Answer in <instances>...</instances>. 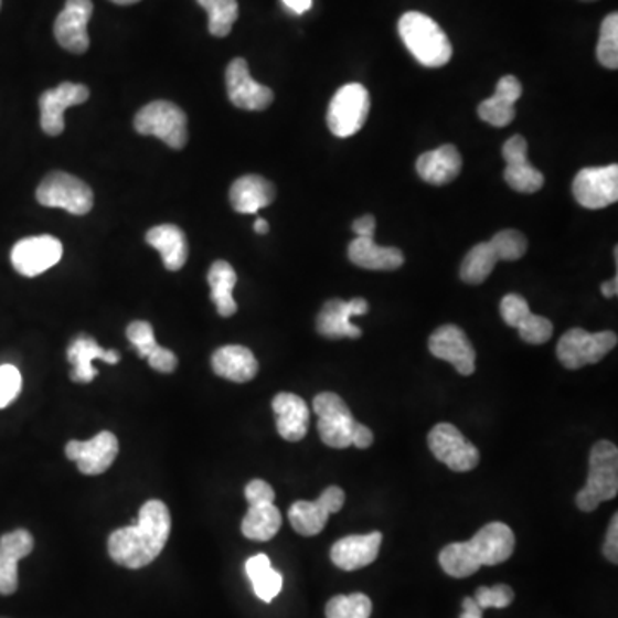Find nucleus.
Listing matches in <instances>:
<instances>
[{
	"label": "nucleus",
	"mask_w": 618,
	"mask_h": 618,
	"mask_svg": "<svg viewBox=\"0 0 618 618\" xmlns=\"http://www.w3.org/2000/svg\"><path fill=\"white\" fill-rule=\"evenodd\" d=\"M170 512L160 500H148L139 509L138 521L108 537V555L128 568L150 565L166 548L170 536Z\"/></svg>",
	"instance_id": "obj_1"
},
{
	"label": "nucleus",
	"mask_w": 618,
	"mask_h": 618,
	"mask_svg": "<svg viewBox=\"0 0 618 618\" xmlns=\"http://www.w3.org/2000/svg\"><path fill=\"white\" fill-rule=\"evenodd\" d=\"M515 550L514 531L503 522H490L472 540L445 546L438 556L445 574L464 579L483 565H499L509 561Z\"/></svg>",
	"instance_id": "obj_2"
},
{
	"label": "nucleus",
	"mask_w": 618,
	"mask_h": 618,
	"mask_svg": "<svg viewBox=\"0 0 618 618\" xmlns=\"http://www.w3.org/2000/svg\"><path fill=\"white\" fill-rule=\"evenodd\" d=\"M398 35L423 66L441 67L452 58V43L447 33L423 12L411 11L402 15Z\"/></svg>",
	"instance_id": "obj_3"
},
{
	"label": "nucleus",
	"mask_w": 618,
	"mask_h": 618,
	"mask_svg": "<svg viewBox=\"0 0 618 618\" xmlns=\"http://www.w3.org/2000/svg\"><path fill=\"white\" fill-rule=\"evenodd\" d=\"M618 493V448L608 440L593 445L589 454L587 483L577 493L576 503L583 512H593Z\"/></svg>",
	"instance_id": "obj_4"
},
{
	"label": "nucleus",
	"mask_w": 618,
	"mask_h": 618,
	"mask_svg": "<svg viewBox=\"0 0 618 618\" xmlns=\"http://www.w3.org/2000/svg\"><path fill=\"white\" fill-rule=\"evenodd\" d=\"M244 494L249 503L241 524L244 536L253 541H270L277 536L283 528V515L274 503V488L263 479H253L247 483Z\"/></svg>",
	"instance_id": "obj_5"
},
{
	"label": "nucleus",
	"mask_w": 618,
	"mask_h": 618,
	"mask_svg": "<svg viewBox=\"0 0 618 618\" xmlns=\"http://www.w3.org/2000/svg\"><path fill=\"white\" fill-rule=\"evenodd\" d=\"M135 129L139 135L162 139L174 150L188 143V117L172 102L157 100L145 105L135 117Z\"/></svg>",
	"instance_id": "obj_6"
},
{
	"label": "nucleus",
	"mask_w": 618,
	"mask_h": 618,
	"mask_svg": "<svg viewBox=\"0 0 618 618\" xmlns=\"http://www.w3.org/2000/svg\"><path fill=\"white\" fill-rule=\"evenodd\" d=\"M617 333H589L583 329H571L556 344V358L567 370H579L587 364H596L617 348Z\"/></svg>",
	"instance_id": "obj_7"
},
{
	"label": "nucleus",
	"mask_w": 618,
	"mask_h": 618,
	"mask_svg": "<svg viewBox=\"0 0 618 618\" xmlns=\"http://www.w3.org/2000/svg\"><path fill=\"white\" fill-rule=\"evenodd\" d=\"M36 201L49 209H64L73 215H86L93 209V191L86 182L66 172H51L40 182Z\"/></svg>",
	"instance_id": "obj_8"
},
{
	"label": "nucleus",
	"mask_w": 618,
	"mask_h": 618,
	"mask_svg": "<svg viewBox=\"0 0 618 618\" xmlns=\"http://www.w3.org/2000/svg\"><path fill=\"white\" fill-rule=\"evenodd\" d=\"M370 114V93L360 83L342 86L330 102L327 124L337 138H349L363 129Z\"/></svg>",
	"instance_id": "obj_9"
},
{
	"label": "nucleus",
	"mask_w": 618,
	"mask_h": 618,
	"mask_svg": "<svg viewBox=\"0 0 618 618\" xmlns=\"http://www.w3.org/2000/svg\"><path fill=\"white\" fill-rule=\"evenodd\" d=\"M313 411L318 414V433L324 445L332 448L351 447L360 423L355 422L344 398L333 392H323L315 397Z\"/></svg>",
	"instance_id": "obj_10"
},
{
	"label": "nucleus",
	"mask_w": 618,
	"mask_h": 618,
	"mask_svg": "<svg viewBox=\"0 0 618 618\" xmlns=\"http://www.w3.org/2000/svg\"><path fill=\"white\" fill-rule=\"evenodd\" d=\"M428 447L435 459L456 472L472 471L479 464L478 448L450 423L433 426Z\"/></svg>",
	"instance_id": "obj_11"
},
{
	"label": "nucleus",
	"mask_w": 618,
	"mask_h": 618,
	"mask_svg": "<svg viewBox=\"0 0 618 618\" xmlns=\"http://www.w3.org/2000/svg\"><path fill=\"white\" fill-rule=\"evenodd\" d=\"M572 193L583 209H607L618 200V167H587L572 182Z\"/></svg>",
	"instance_id": "obj_12"
},
{
	"label": "nucleus",
	"mask_w": 618,
	"mask_h": 618,
	"mask_svg": "<svg viewBox=\"0 0 618 618\" xmlns=\"http://www.w3.org/2000/svg\"><path fill=\"white\" fill-rule=\"evenodd\" d=\"M344 503V490L339 487H329L315 502L299 500V502L292 503L289 509L290 525L301 536H317L324 530L330 515L340 512Z\"/></svg>",
	"instance_id": "obj_13"
},
{
	"label": "nucleus",
	"mask_w": 618,
	"mask_h": 618,
	"mask_svg": "<svg viewBox=\"0 0 618 618\" xmlns=\"http://www.w3.org/2000/svg\"><path fill=\"white\" fill-rule=\"evenodd\" d=\"M62 258V243L54 236H35L15 243L11 252L14 270L23 277H39Z\"/></svg>",
	"instance_id": "obj_14"
},
{
	"label": "nucleus",
	"mask_w": 618,
	"mask_h": 618,
	"mask_svg": "<svg viewBox=\"0 0 618 618\" xmlns=\"http://www.w3.org/2000/svg\"><path fill=\"white\" fill-rule=\"evenodd\" d=\"M428 349L438 360L447 361L462 376L476 371V351L471 340L457 324H444L429 337Z\"/></svg>",
	"instance_id": "obj_15"
},
{
	"label": "nucleus",
	"mask_w": 618,
	"mask_h": 618,
	"mask_svg": "<svg viewBox=\"0 0 618 618\" xmlns=\"http://www.w3.org/2000/svg\"><path fill=\"white\" fill-rule=\"evenodd\" d=\"M225 86L228 100L243 110H265L274 102V92L253 79L247 62L241 57L228 64L225 71Z\"/></svg>",
	"instance_id": "obj_16"
},
{
	"label": "nucleus",
	"mask_w": 618,
	"mask_h": 618,
	"mask_svg": "<svg viewBox=\"0 0 618 618\" xmlns=\"http://www.w3.org/2000/svg\"><path fill=\"white\" fill-rule=\"evenodd\" d=\"M119 454V440L110 431H100L92 440H71L66 445L67 459L74 460L83 475H104Z\"/></svg>",
	"instance_id": "obj_17"
},
{
	"label": "nucleus",
	"mask_w": 618,
	"mask_h": 618,
	"mask_svg": "<svg viewBox=\"0 0 618 618\" xmlns=\"http://www.w3.org/2000/svg\"><path fill=\"white\" fill-rule=\"evenodd\" d=\"M93 14L92 0H67L55 20L54 35L58 45L73 54L89 49L88 23Z\"/></svg>",
	"instance_id": "obj_18"
},
{
	"label": "nucleus",
	"mask_w": 618,
	"mask_h": 618,
	"mask_svg": "<svg viewBox=\"0 0 618 618\" xmlns=\"http://www.w3.org/2000/svg\"><path fill=\"white\" fill-rule=\"evenodd\" d=\"M89 98V89L77 83H62L57 88L46 89L40 97V126L49 136L64 132V113L73 105L85 104Z\"/></svg>",
	"instance_id": "obj_19"
},
{
	"label": "nucleus",
	"mask_w": 618,
	"mask_h": 618,
	"mask_svg": "<svg viewBox=\"0 0 618 618\" xmlns=\"http://www.w3.org/2000/svg\"><path fill=\"white\" fill-rule=\"evenodd\" d=\"M500 315L509 327L519 330V335L528 344L541 345L552 339V321L534 315L528 301L519 294H507L500 302Z\"/></svg>",
	"instance_id": "obj_20"
},
{
	"label": "nucleus",
	"mask_w": 618,
	"mask_h": 618,
	"mask_svg": "<svg viewBox=\"0 0 618 618\" xmlns=\"http://www.w3.org/2000/svg\"><path fill=\"white\" fill-rule=\"evenodd\" d=\"M366 299L355 298L351 301L344 299H330L324 302L317 318V330L327 339H360L363 335L360 327L351 323L352 317H363L367 313Z\"/></svg>",
	"instance_id": "obj_21"
},
{
	"label": "nucleus",
	"mask_w": 618,
	"mask_h": 618,
	"mask_svg": "<svg viewBox=\"0 0 618 618\" xmlns=\"http://www.w3.org/2000/svg\"><path fill=\"white\" fill-rule=\"evenodd\" d=\"M502 154L507 162L503 178L512 190L533 194L545 185V175L528 160V141L521 135L512 136L503 145Z\"/></svg>",
	"instance_id": "obj_22"
},
{
	"label": "nucleus",
	"mask_w": 618,
	"mask_h": 618,
	"mask_svg": "<svg viewBox=\"0 0 618 618\" xmlns=\"http://www.w3.org/2000/svg\"><path fill=\"white\" fill-rule=\"evenodd\" d=\"M382 537V533L379 531L342 537L330 550V558L335 567L345 572L367 567L379 558Z\"/></svg>",
	"instance_id": "obj_23"
},
{
	"label": "nucleus",
	"mask_w": 618,
	"mask_h": 618,
	"mask_svg": "<svg viewBox=\"0 0 618 618\" xmlns=\"http://www.w3.org/2000/svg\"><path fill=\"white\" fill-rule=\"evenodd\" d=\"M35 541L30 531L15 530L0 536V595L9 596L18 589V562L30 555Z\"/></svg>",
	"instance_id": "obj_24"
},
{
	"label": "nucleus",
	"mask_w": 618,
	"mask_h": 618,
	"mask_svg": "<svg viewBox=\"0 0 618 618\" xmlns=\"http://www.w3.org/2000/svg\"><path fill=\"white\" fill-rule=\"evenodd\" d=\"M277 431L284 440L301 441L308 435L309 409L305 398L289 392L277 394L271 401Z\"/></svg>",
	"instance_id": "obj_25"
},
{
	"label": "nucleus",
	"mask_w": 618,
	"mask_h": 618,
	"mask_svg": "<svg viewBox=\"0 0 618 618\" xmlns=\"http://www.w3.org/2000/svg\"><path fill=\"white\" fill-rule=\"evenodd\" d=\"M102 360L108 364H117L120 354L117 351H105L97 340L88 335H79L67 348V361L73 364L71 380L76 383H89L95 380L98 371L92 366L93 361Z\"/></svg>",
	"instance_id": "obj_26"
},
{
	"label": "nucleus",
	"mask_w": 618,
	"mask_h": 618,
	"mask_svg": "<svg viewBox=\"0 0 618 618\" xmlns=\"http://www.w3.org/2000/svg\"><path fill=\"white\" fill-rule=\"evenodd\" d=\"M522 85L515 76H503L493 97L481 102L478 114L494 128H505L515 119V102L521 98Z\"/></svg>",
	"instance_id": "obj_27"
},
{
	"label": "nucleus",
	"mask_w": 618,
	"mask_h": 618,
	"mask_svg": "<svg viewBox=\"0 0 618 618\" xmlns=\"http://www.w3.org/2000/svg\"><path fill=\"white\" fill-rule=\"evenodd\" d=\"M215 375L234 383L252 382L258 375L259 364L252 349L244 345H224L212 355Z\"/></svg>",
	"instance_id": "obj_28"
},
{
	"label": "nucleus",
	"mask_w": 618,
	"mask_h": 618,
	"mask_svg": "<svg viewBox=\"0 0 618 618\" xmlns=\"http://www.w3.org/2000/svg\"><path fill=\"white\" fill-rule=\"evenodd\" d=\"M416 170L423 181L433 185L452 182L462 170V157L454 145H444L437 150L426 151L416 162Z\"/></svg>",
	"instance_id": "obj_29"
},
{
	"label": "nucleus",
	"mask_w": 618,
	"mask_h": 618,
	"mask_svg": "<svg viewBox=\"0 0 618 618\" xmlns=\"http://www.w3.org/2000/svg\"><path fill=\"white\" fill-rule=\"evenodd\" d=\"M232 209L244 215H255L262 209H267L275 200V185L262 175H243L232 184L231 193Z\"/></svg>",
	"instance_id": "obj_30"
},
{
	"label": "nucleus",
	"mask_w": 618,
	"mask_h": 618,
	"mask_svg": "<svg viewBox=\"0 0 618 618\" xmlns=\"http://www.w3.org/2000/svg\"><path fill=\"white\" fill-rule=\"evenodd\" d=\"M349 259L364 270H397L404 265V255L397 247L379 246L373 237H355L349 244Z\"/></svg>",
	"instance_id": "obj_31"
},
{
	"label": "nucleus",
	"mask_w": 618,
	"mask_h": 618,
	"mask_svg": "<svg viewBox=\"0 0 618 618\" xmlns=\"http://www.w3.org/2000/svg\"><path fill=\"white\" fill-rule=\"evenodd\" d=\"M147 243L162 255L163 267L178 271L184 267L190 255L188 239L178 225L163 224L147 232Z\"/></svg>",
	"instance_id": "obj_32"
},
{
	"label": "nucleus",
	"mask_w": 618,
	"mask_h": 618,
	"mask_svg": "<svg viewBox=\"0 0 618 618\" xmlns=\"http://www.w3.org/2000/svg\"><path fill=\"white\" fill-rule=\"evenodd\" d=\"M209 284L210 289H212L210 296H212V301L215 302L219 315L224 318L236 315L237 302L234 301L232 290L236 287L237 274L232 268L231 263L224 262V259L213 263L209 270Z\"/></svg>",
	"instance_id": "obj_33"
},
{
	"label": "nucleus",
	"mask_w": 618,
	"mask_h": 618,
	"mask_svg": "<svg viewBox=\"0 0 618 618\" xmlns=\"http://www.w3.org/2000/svg\"><path fill=\"white\" fill-rule=\"evenodd\" d=\"M246 574L249 580H252L255 595L262 601L270 603L278 593L283 592V574L271 567L270 558L267 555H263V553L252 556L246 562Z\"/></svg>",
	"instance_id": "obj_34"
},
{
	"label": "nucleus",
	"mask_w": 618,
	"mask_h": 618,
	"mask_svg": "<svg viewBox=\"0 0 618 618\" xmlns=\"http://www.w3.org/2000/svg\"><path fill=\"white\" fill-rule=\"evenodd\" d=\"M499 262V256L493 252L490 243L476 244L471 252L466 255V258H464L462 265H460V278L466 284L479 286V284H483L490 277L494 265Z\"/></svg>",
	"instance_id": "obj_35"
},
{
	"label": "nucleus",
	"mask_w": 618,
	"mask_h": 618,
	"mask_svg": "<svg viewBox=\"0 0 618 618\" xmlns=\"http://www.w3.org/2000/svg\"><path fill=\"white\" fill-rule=\"evenodd\" d=\"M209 14V31L213 36L224 39L239 18L237 0H196Z\"/></svg>",
	"instance_id": "obj_36"
},
{
	"label": "nucleus",
	"mask_w": 618,
	"mask_h": 618,
	"mask_svg": "<svg viewBox=\"0 0 618 618\" xmlns=\"http://www.w3.org/2000/svg\"><path fill=\"white\" fill-rule=\"evenodd\" d=\"M373 605L363 593L352 595H337L327 603L324 615L327 618H370Z\"/></svg>",
	"instance_id": "obj_37"
},
{
	"label": "nucleus",
	"mask_w": 618,
	"mask_h": 618,
	"mask_svg": "<svg viewBox=\"0 0 618 618\" xmlns=\"http://www.w3.org/2000/svg\"><path fill=\"white\" fill-rule=\"evenodd\" d=\"M596 57L607 70L618 67V14L611 12L605 18L599 30V42L596 46Z\"/></svg>",
	"instance_id": "obj_38"
},
{
	"label": "nucleus",
	"mask_w": 618,
	"mask_h": 618,
	"mask_svg": "<svg viewBox=\"0 0 618 618\" xmlns=\"http://www.w3.org/2000/svg\"><path fill=\"white\" fill-rule=\"evenodd\" d=\"M490 244L502 262H518L528 252V239L522 232L514 228L497 232Z\"/></svg>",
	"instance_id": "obj_39"
},
{
	"label": "nucleus",
	"mask_w": 618,
	"mask_h": 618,
	"mask_svg": "<svg viewBox=\"0 0 618 618\" xmlns=\"http://www.w3.org/2000/svg\"><path fill=\"white\" fill-rule=\"evenodd\" d=\"M475 601L478 603V607L481 610H487V608H507L514 601L515 595L512 587L507 586V584H497L493 587H479L478 592L475 593Z\"/></svg>",
	"instance_id": "obj_40"
},
{
	"label": "nucleus",
	"mask_w": 618,
	"mask_h": 618,
	"mask_svg": "<svg viewBox=\"0 0 618 618\" xmlns=\"http://www.w3.org/2000/svg\"><path fill=\"white\" fill-rule=\"evenodd\" d=\"M126 335L139 358H148L154 349L159 348L154 340L153 327L148 321H132L126 330Z\"/></svg>",
	"instance_id": "obj_41"
},
{
	"label": "nucleus",
	"mask_w": 618,
	"mask_h": 618,
	"mask_svg": "<svg viewBox=\"0 0 618 618\" xmlns=\"http://www.w3.org/2000/svg\"><path fill=\"white\" fill-rule=\"evenodd\" d=\"M21 373L12 364L0 366V409H4L21 392Z\"/></svg>",
	"instance_id": "obj_42"
},
{
	"label": "nucleus",
	"mask_w": 618,
	"mask_h": 618,
	"mask_svg": "<svg viewBox=\"0 0 618 618\" xmlns=\"http://www.w3.org/2000/svg\"><path fill=\"white\" fill-rule=\"evenodd\" d=\"M148 363L153 370L160 371V373H174L175 367H178V355L174 352L169 351V349L159 348L154 349L150 355L147 358Z\"/></svg>",
	"instance_id": "obj_43"
},
{
	"label": "nucleus",
	"mask_w": 618,
	"mask_h": 618,
	"mask_svg": "<svg viewBox=\"0 0 618 618\" xmlns=\"http://www.w3.org/2000/svg\"><path fill=\"white\" fill-rule=\"evenodd\" d=\"M603 555L611 564L618 562V514H614L610 525H608L607 537L603 543Z\"/></svg>",
	"instance_id": "obj_44"
},
{
	"label": "nucleus",
	"mask_w": 618,
	"mask_h": 618,
	"mask_svg": "<svg viewBox=\"0 0 618 618\" xmlns=\"http://www.w3.org/2000/svg\"><path fill=\"white\" fill-rule=\"evenodd\" d=\"M355 236L358 237H375L376 221L373 215L360 216L358 221L352 224Z\"/></svg>",
	"instance_id": "obj_45"
},
{
	"label": "nucleus",
	"mask_w": 618,
	"mask_h": 618,
	"mask_svg": "<svg viewBox=\"0 0 618 618\" xmlns=\"http://www.w3.org/2000/svg\"><path fill=\"white\" fill-rule=\"evenodd\" d=\"M373 440H375V437H373V431H371L367 426L361 425L360 423V425H358V428H355L354 437H352V445L358 448H367L373 445Z\"/></svg>",
	"instance_id": "obj_46"
},
{
	"label": "nucleus",
	"mask_w": 618,
	"mask_h": 618,
	"mask_svg": "<svg viewBox=\"0 0 618 618\" xmlns=\"http://www.w3.org/2000/svg\"><path fill=\"white\" fill-rule=\"evenodd\" d=\"M462 608L464 611L460 618H483V610L478 607L475 598H464Z\"/></svg>",
	"instance_id": "obj_47"
},
{
	"label": "nucleus",
	"mask_w": 618,
	"mask_h": 618,
	"mask_svg": "<svg viewBox=\"0 0 618 618\" xmlns=\"http://www.w3.org/2000/svg\"><path fill=\"white\" fill-rule=\"evenodd\" d=\"M283 2L287 9L296 12V14H305L313 6V0H283Z\"/></svg>",
	"instance_id": "obj_48"
},
{
	"label": "nucleus",
	"mask_w": 618,
	"mask_h": 618,
	"mask_svg": "<svg viewBox=\"0 0 618 618\" xmlns=\"http://www.w3.org/2000/svg\"><path fill=\"white\" fill-rule=\"evenodd\" d=\"M601 294L605 298H615L618 294V275H615L608 283L601 284Z\"/></svg>",
	"instance_id": "obj_49"
},
{
	"label": "nucleus",
	"mask_w": 618,
	"mask_h": 618,
	"mask_svg": "<svg viewBox=\"0 0 618 618\" xmlns=\"http://www.w3.org/2000/svg\"><path fill=\"white\" fill-rule=\"evenodd\" d=\"M268 231H270V225H268V222L265 221V219H256L255 222L256 234H268Z\"/></svg>",
	"instance_id": "obj_50"
},
{
	"label": "nucleus",
	"mask_w": 618,
	"mask_h": 618,
	"mask_svg": "<svg viewBox=\"0 0 618 618\" xmlns=\"http://www.w3.org/2000/svg\"><path fill=\"white\" fill-rule=\"evenodd\" d=\"M110 2H114V4H119V6H131V4H136V2H139V0H110Z\"/></svg>",
	"instance_id": "obj_51"
},
{
	"label": "nucleus",
	"mask_w": 618,
	"mask_h": 618,
	"mask_svg": "<svg viewBox=\"0 0 618 618\" xmlns=\"http://www.w3.org/2000/svg\"><path fill=\"white\" fill-rule=\"evenodd\" d=\"M583 2H596V0H583Z\"/></svg>",
	"instance_id": "obj_52"
},
{
	"label": "nucleus",
	"mask_w": 618,
	"mask_h": 618,
	"mask_svg": "<svg viewBox=\"0 0 618 618\" xmlns=\"http://www.w3.org/2000/svg\"><path fill=\"white\" fill-rule=\"evenodd\" d=\"M0 6H2V0H0Z\"/></svg>",
	"instance_id": "obj_53"
}]
</instances>
